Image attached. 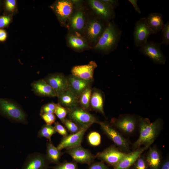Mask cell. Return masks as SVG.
Returning <instances> with one entry per match:
<instances>
[{
  "instance_id": "cell-1",
  "label": "cell",
  "mask_w": 169,
  "mask_h": 169,
  "mask_svg": "<svg viewBox=\"0 0 169 169\" xmlns=\"http://www.w3.org/2000/svg\"><path fill=\"white\" fill-rule=\"evenodd\" d=\"M139 136L134 143L133 148L136 149L142 145L149 147L160 132L163 122L160 118L151 122L147 118L139 117L138 119Z\"/></svg>"
},
{
  "instance_id": "cell-2",
  "label": "cell",
  "mask_w": 169,
  "mask_h": 169,
  "mask_svg": "<svg viewBox=\"0 0 169 169\" xmlns=\"http://www.w3.org/2000/svg\"><path fill=\"white\" fill-rule=\"evenodd\" d=\"M121 34V31L114 20L110 21L92 49L102 54L110 53L117 47Z\"/></svg>"
},
{
  "instance_id": "cell-3",
  "label": "cell",
  "mask_w": 169,
  "mask_h": 169,
  "mask_svg": "<svg viewBox=\"0 0 169 169\" xmlns=\"http://www.w3.org/2000/svg\"><path fill=\"white\" fill-rule=\"evenodd\" d=\"M74 7L66 27L68 33L82 35L90 13L85 1L73 0Z\"/></svg>"
},
{
  "instance_id": "cell-4",
  "label": "cell",
  "mask_w": 169,
  "mask_h": 169,
  "mask_svg": "<svg viewBox=\"0 0 169 169\" xmlns=\"http://www.w3.org/2000/svg\"><path fill=\"white\" fill-rule=\"evenodd\" d=\"M109 22L96 17L90 13L82 36L86 39L92 49Z\"/></svg>"
},
{
  "instance_id": "cell-5",
  "label": "cell",
  "mask_w": 169,
  "mask_h": 169,
  "mask_svg": "<svg viewBox=\"0 0 169 169\" xmlns=\"http://www.w3.org/2000/svg\"><path fill=\"white\" fill-rule=\"evenodd\" d=\"M0 112L8 119L16 122L26 123V115L16 103L0 98Z\"/></svg>"
},
{
  "instance_id": "cell-6",
  "label": "cell",
  "mask_w": 169,
  "mask_h": 169,
  "mask_svg": "<svg viewBox=\"0 0 169 169\" xmlns=\"http://www.w3.org/2000/svg\"><path fill=\"white\" fill-rule=\"evenodd\" d=\"M85 2L89 12L95 17L107 22H110L115 18L114 10L101 0H88Z\"/></svg>"
},
{
  "instance_id": "cell-7",
  "label": "cell",
  "mask_w": 169,
  "mask_h": 169,
  "mask_svg": "<svg viewBox=\"0 0 169 169\" xmlns=\"http://www.w3.org/2000/svg\"><path fill=\"white\" fill-rule=\"evenodd\" d=\"M50 7L54 13L61 25L66 27L67 21L73 10V0H56Z\"/></svg>"
},
{
  "instance_id": "cell-8",
  "label": "cell",
  "mask_w": 169,
  "mask_h": 169,
  "mask_svg": "<svg viewBox=\"0 0 169 169\" xmlns=\"http://www.w3.org/2000/svg\"><path fill=\"white\" fill-rule=\"evenodd\" d=\"M68 114L69 119L81 128L88 129L93 124H99L100 121L94 115L79 106L68 110Z\"/></svg>"
},
{
  "instance_id": "cell-9",
  "label": "cell",
  "mask_w": 169,
  "mask_h": 169,
  "mask_svg": "<svg viewBox=\"0 0 169 169\" xmlns=\"http://www.w3.org/2000/svg\"><path fill=\"white\" fill-rule=\"evenodd\" d=\"M99 124L102 131L120 149L125 151L129 150V142L120 133L107 122L100 121Z\"/></svg>"
},
{
  "instance_id": "cell-10",
  "label": "cell",
  "mask_w": 169,
  "mask_h": 169,
  "mask_svg": "<svg viewBox=\"0 0 169 169\" xmlns=\"http://www.w3.org/2000/svg\"><path fill=\"white\" fill-rule=\"evenodd\" d=\"M161 44L154 42H147L140 47V52L145 56L149 57L155 63L164 64L166 59L161 52Z\"/></svg>"
},
{
  "instance_id": "cell-11",
  "label": "cell",
  "mask_w": 169,
  "mask_h": 169,
  "mask_svg": "<svg viewBox=\"0 0 169 169\" xmlns=\"http://www.w3.org/2000/svg\"><path fill=\"white\" fill-rule=\"evenodd\" d=\"M152 34L146 23V18H141L136 22L133 33L135 45L141 47L147 42L148 38Z\"/></svg>"
},
{
  "instance_id": "cell-12",
  "label": "cell",
  "mask_w": 169,
  "mask_h": 169,
  "mask_svg": "<svg viewBox=\"0 0 169 169\" xmlns=\"http://www.w3.org/2000/svg\"><path fill=\"white\" fill-rule=\"evenodd\" d=\"M138 120L133 115H124L111 120L112 125L123 133L130 135L135 132Z\"/></svg>"
},
{
  "instance_id": "cell-13",
  "label": "cell",
  "mask_w": 169,
  "mask_h": 169,
  "mask_svg": "<svg viewBox=\"0 0 169 169\" xmlns=\"http://www.w3.org/2000/svg\"><path fill=\"white\" fill-rule=\"evenodd\" d=\"M127 153L111 146L101 152L98 153L96 157L115 167L126 155Z\"/></svg>"
},
{
  "instance_id": "cell-14",
  "label": "cell",
  "mask_w": 169,
  "mask_h": 169,
  "mask_svg": "<svg viewBox=\"0 0 169 169\" xmlns=\"http://www.w3.org/2000/svg\"><path fill=\"white\" fill-rule=\"evenodd\" d=\"M44 79L53 89L57 97L69 89L67 77L61 73L49 74Z\"/></svg>"
},
{
  "instance_id": "cell-15",
  "label": "cell",
  "mask_w": 169,
  "mask_h": 169,
  "mask_svg": "<svg viewBox=\"0 0 169 169\" xmlns=\"http://www.w3.org/2000/svg\"><path fill=\"white\" fill-rule=\"evenodd\" d=\"M49 163L45 155L33 153L27 156L21 169H47Z\"/></svg>"
},
{
  "instance_id": "cell-16",
  "label": "cell",
  "mask_w": 169,
  "mask_h": 169,
  "mask_svg": "<svg viewBox=\"0 0 169 169\" xmlns=\"http://www.w3.org/2000/svg\"><path fill=\"white\" fill-rule=\"evenodd\" d=\"M66 150V152L76 162L90 165L96 157L89 150L84 148L81 145Z\"/></svg>"
},
{
  "instance_id": "cell-17",
  "label": "cell",
  "mask_w": 169,
  "mask_h": 169,
  "mask_svg": "<svg viewBox=\"0 0 169 169\" xmlns=\"http://www.w3.org/2000/svg\"><path fill=\"white\" fill-rule=\"evenodd\" d=\"M66 40L67 46L75 52H80L92 49L86 39L81 35L68 33Z\"/></svg>"
},
{
  "instance_id": "cell-18",
  "label": "cell",
  "mask_w": 169,
  "mask_h": 169,
  "mask_svg": "<svg viewBox=\"0 0 169 169\" xmlns=\"http://www.w3.org/2000/svg\"><path fill=\"white\" fill-rule=\"evenodd\" d=\"M97 67L96 63L91 61L86 64L73 67L71 70V74L82 79L92 82L94 70Z\"/></svg>"
},
{
  "instance_id": "cell-19",
  "label": "cell",
  "mask_w": 169,
  "mask_h": 169,
  "mask_svg": "<svg viewBox=\"0 0 169 169\" xmlns=\"http://www.w3.org/2000/svg\"><path fill=\"white\" fill-rule=\"evenodd\" d=\"M88 129L82 128L76 133L63 137L57 148L61 151L81 145L84 135Z\"/></svg>"
},
{
  "instance_id": "cell-20",
  "label": "cell",
  "mask_w": 169,
  "mask_h": 169,
  "mask_svg": "<svg viewBox=\"0 0 169 169\" xmlns=\"http://www.w3.org/2000/svg\"><path fill=\"white\" fill-rule=\"evenodd\" d=\"M149 147L144 146L140 147L127 153L126 155L115 167L114 169H128L134 164L142 153Z\"/></svg>"
},
{
  "instance_id": "cell-21",
  "label": "cell",
  "mask_w": 169,
  "mask_h": 169,
  "mask_svg": "<svg viewBox=\"0 0 169 169\" xmlns=\"http://www.w3.org/2000/svg\"><path fill=\"white\" fill-rule=\"evenodd\" d=\"M32 89L36 95L43 97H57V95L51 86L44 79L33 82Z\"/></svg>"
},
{
  "instance_id": "cell-22",
  "label": "cell",
  "mask_w": 169,
  "mask_h": 169,
  "mask_svg": "<svg viewBox=\"0 0 169 169\" xmlns=\"http://www.w3.org/2000/svg\"><path fill=\"white\" fill-rule=\"evenodd\" d=\"M67 77L69 89L79 97L86 89L90 86L91 81L82 79L72 74Z\"/></svg>"
},
{
  "instance_id": "cell-23",
  "label": "cell",
  "mask_w": 169,
  "mask_h": 169,
  "mask_svg": "<svg viewBox=\"0 0 169 169\" xmlns=\"http://www.w3.org/2000/svg\"><path fill=\"white\" fill-rule=\"evenodd\" d=\"M57 97L58 103L68 110L79 106V97L69 89Z\"/></svg>"
},
{
  "instance_id": "cell-24",
  "label": "cell",
  "mask_w": 169,
  "mask_h": 169,
  "mask_svg": "<svg viewBox=\"0 0 169 169\" xmlns=\"http://www.w3.org/2000/svg\"><path fill=\"white\" fill-rule=\"evenodd\" d=\"M146 23L153 34L161 30L164 23L162 15L159 13H152L146 18Z\"/></svg>"
},
{
  "instance_id": "cell-25",
  "label": "cell",
  "mask_w": 169,
  "mask_h": 169,
  "mask_svg": "<svg viewBox=\"0 0 169 169\" xmlns=\"http://www.w3.org/2000/svg\"><path fill=\"white\" fill-rule=\"evenodd\" d=\"M146 159L151 169H159L161 159L160 152L155 146L149 147Z\"/></svg>"
},
{
  "instance_id": "cell-26",
  "label": "cell",
  "mask_w": 169,
  "mask_h": 169,
  "mask_svg": "<svg viewBox=\"0 0 169 169\" xmlns=\"http://www.w3.org/2000/svg\"><path fill=\"white\" fill-rule=\"evenodd\" d=\"M104 102V96L102 92L97 89H94L92 91L91 95L90 107L103 115H105Z\"/></svg>"
},
{
  "instance_id": "cell-27",
  "label": "cell",
  "mask_w": 169,
  "mask_h": 169,
  "mask_svg": "<svg viewBox=\"0 0 169 169\" xmlns=\"http://www.w3.org/2000/svg\"><path fill=\"white\" fill-rule=\"evenodd\" d=\"M63 155L61 151L55 147L51 141L46 144V156L49 163L58 164Z\"/></svg>"
},
{
  "instance_id": "cell-28",
  "label": "cell",
  "mask_w": 169,
  "mask_h": 169,
  "mask_svg": "<svg viewBox=\"0 0 169 169\" xmlns=\"http://www.w3.org/2000/svg\"><path fill=\"white\" fill-rule=\"evenodd\" d=\"M92 89L90 86L86 89L79 97V105L84 110L87 111L90 108V100Z\"/></svg>"
},
{
  "instance_id": "cell-29",
  "label": "cell",
  "mask_w": 169,
  "mask_h": 169,
  "mask_svg": "<svg viewBox=\"0 0 169 169\" xmlns=\"http://www.w3.org/2000/svg\"><path fill=\"white\" fill-rule=\"evenodd\" d=\"M56 132L54 126L52 125H44L39 131L38 136L39 138L45 137L49 139V141H51L52 136Z\"/></svg>"
},
{
  "instance_id": "cell-30",
  "label": "cell",
  "mask_w": 169,
  "mask_h": 169,
  "mask_svg": "<svg viewBox=\"0 0 169 169\" xmlns=\"http://www.w3.org/2000/svg\"><path fill=\"white\" fill-rule=\"evenodd\" d=\"M16 4L15 0L3 1V15H11L16 9Z\"/></svg>"
},
{
  "instance_id": "cell-31",
  "label": "cell",
  "mask_w": 169,
  "mask_h": 169,
  "mask_svg": "<svg viewBox=\"0 0 169 169\" xmlns=\"http://www.w3.org/2000/svg\"><path fill=\"white\" fill-rule=\"evenodd\" d=\"M87 140L90 145L93 146H97L101 143V136L98 132L92 131L88 135Z\"/></svg>"
},
{
  "instance_id": "cell-32",
  "label": "cell",
  "mask_w": 169,
  "mask_h": 169,
  "mask_svg": "<svg viewBox=\"0 0 169 169\" xmlns=\"http://www.w3.org/2000/svg\"><path fill=\"white\" fill-rule=\"evenodd\" d=\"M54 114L63 124L66 116L68 114V110L58 103L57 104Z\"/></svg>"
},
{
  "instance_id": "cell-33",
  "label": "cell",
  "mask_w": 169,
  "mask_h": 169,
  "mask_svg": "<svg viewBox=\"0 0 169 169\" xmlns=\"http://www.w3.org/2000/svg\"><path fill=\"white\" fill-rule=\"evenodd\" d=\"M63 124L71 134L76 133L82 128L71 120L66 118L64 121Z\"/></svg>"
},
{
  "instance_id": "cell-34",
  "label": "cell",
  "mask_w": 169,
  "mask_h": 169,
  "mask_svg": "<svg viewBox=\"0 0 169 169\" xmlns=\"http://www.w3.org/2000/svg\"><path fill=\"white\" fill-rule=\"evenodd\" d=\"M134 164L135 169H149V168L145 156L142 154L138 157Z\"/></svg>"
},
{
  "instance_id": "cell-35",
  "label": "cell",
  "mask_w": 169,
  "mask_h": 169,
  "mask_svg": "<svg viewBox=\"0 0 169 169\" xmlns=\"http://www.w3.org/2000/svg\"><path fill=\"white\" fill-rule=\"evenodd\" d=\"M162 35V40L160 44L168 45L169 44V22L168 21L161 29Z\"/></svg>"
},
{
  "instance_id": "cell-36",
  "label": "cell",
  "mask_w": 169,
  "mask_h": 169,
  "mask_svg": "<svg viewBox=\"0 0 169 169\" xmlns=\"http://www.w3.org/2000/svg\"><path fill=\"white\" fill-rule=\"evenodd\" d=\"M57 104L51 102L42 106L40 110V115L44 113L54 114Z\"/></svg>"
},
{
  "instance_id": "cell-37",
  "label": "cell",
  "mask_w": 169,
  "mask_h": 169,
  "mask_svg": "<svg viewBox=\"0 0 169 169\" xmlns=\"http://www.w3.org/2000/svg\"><path fill=\"white\" fill-rule=\"evenodd\" d=\"M57 164L53 169H79L76 163L73 162H65Z\"/></svg>"
},
{
  "instance_id": "cell-38",
  "label": "cell",
  "mask_w": 169,
  "mask_h": 169,
  "mask_svg": "<svg viewBox=\"0 0 169 169\" xmlns=\"http://www.w3.org/2000/svg\"><path fill=\"white\" fill-rule=\"evenodd\" d=\"M40 115L42 118L45 121L46 125H51L55 122L56 116L54 114L44 113Z\"/></svg>"
},
{
  "instance_id": "cell-39",
  "label": "cell",
  "mask_w": 169,
  "mask_h": 169,
  "mask_svg": "<svg viewBox=\"0 0 169 169\" xmlns=\"http://www.w3.org/2000/svg\"><path fill=\"white\" fill-rule=\"evenodd\" d=\"M11 15H0V29H3L8 26L12 20Z\"/></svg>"
},
{
  "instance_id": "cell-40",
  "label": "cell",
  "mask_w": 169,
  "mask_h": 169,
  "mask_svg": "<svg viewBox=\"0 0 169 169\" xmlns=\"http://www.w3.org/2000/svg\"><path fill=\"white\" fill-rule=\"evenodd\" d=\"M56 132H58L63 137L68 135V132L65 127L58 122L54 123V126Z\"/></svg>"
},
{
  "instance_id": "cell-41",
  "label": "cell",
  "mask_w": 169,
  "mask_h": 169,
  "mask_svg": "<svg viewBox=\"0 0 169 169\" xmlns=\"http://www.w3.org/2000/svg\"><path fill=\"white\" fill-rule=\"evenodd\" d=\"M111 8L114 9L119 5V3L117 0H101Z\"/></svg>"
},
{
  "instance_id": "cell-42",
  "label": "cell",
  "mask_w": 169,
  "mask_h": 169,
  "mask_svg": "<svg viewBox=\"0 0 169 169\" xmlns=\"http://www.w3.org/2000/svg\"><path fill=\"white\" fill-rule=\"evenodd\" d=\"M88 169H108V168L103 162H100L92 164Z\"/></svg>"
},
{
  "instance_id": "cell-43",
  "label": "cell",
  "mask_w": 169,
  "mask_h": 169,
  "mask_svg": "<svg viewBox=\"0 0 169 169\" xmlns=\"http://www.w3.org/2000/svg\"><path fill=\"white\" fill-rule=\"evenodd\" d=\"M129 2L131 3L134 8L135 11L139 14L141 13V9L138 5L137 0H129Z\"/></svg>"
},
{
  "instance_id": "cell-44",
  "label": "cell",
  "mask_w": 169,
  "mask_h": 169,
  "mask_svg": "<svg viewBox=\"0 0 169 169\" xmlns=\"http://www.w3.org/2000/svg\"><path fill=\"white\" fill-rule=\"evenodd\" d=\"M7 37V34L6 31L3 29H0V42L5 41Z\"/></svg>"
},
{
  "instance_id": "cell-45",
  "label": "cell",
  "mask_w": 169,
  "mask_h": 169,
  "mask_svg": "<svg viewBox=\"0 0 169 169\" xmlns=\"http://www.w3.org/2000/svg\"><path fill=\"white\" fill-rule=\"evenodd\" d=\"M161 169H169V161L168 158L164 161Z\"/></svg>"
},
{
  "instance_id": "cell-46",
  "label": "cell",
  "mask_w": 169,
  "mask_h": 169,
  "mask_svg": "<svg viewBox=\"0 0 169 169\" xmlns=\"http://www.w3.org/2000/svg\"><path fill=\"white\" fill-rule=\"evenodd\" d=\"M3 9V1L0 0V13Z\"/></svg>"
}]
</instances>
